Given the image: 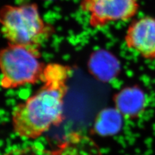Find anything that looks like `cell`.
<instances>
[{
  "mask_svg": "<svg viewBox=\"0 0 155 155\" xmlns=\"http://www.w3.org/2000/svg\"><path fill=\"white\" fill-rule=\"evenodd\" d=\"M116 109L125 116L135 118L143 110L145 99L143 93L136 88L125 89L114 96Z\"/></svg>",
  "mask_w": 155,
  "mask_h": 155,
  "instance_id": "7",
  "label": "cell"
},
{
  "mask_svg": "<svg viewBox=\"0 0 155 155\" xmlns=\"http://www.w3.org/2000/svg\"><path fill=\"white\" fill-rule=\"evenodd\" d=\"M83 11L89 14V24L101 28L110 22L125 21L138 12V0H82Z\"/></svg>",
  "mask_w": 155,
  "mask_h": 155,
  "instance_id": "4",
  "label": "cell"
},
{
  "mask_svg": "<svg viewBox=\"0 0 155 155\" xmlns=\"http://www.w3.org/2000/svg\"><path fill=\"white\" fill-rule=\"evenodd\" d=\"M121 114L116 109L103 110L96 118L94 129L102 134L115 133L119 128L120 115Z\"/></svg>",
  "mask_w": 155,
  "mask_h": 155,
  "instance_id": "9",
  "label": "cell"
},
{
  "mask_svg": "<svg viewBox=\"0 0 155 155\" xmlns=\"http://www.w3.org/2000/svg\"><path fill=\"white\" fill-rule=\"evenodd\" d=\"M0 25L8 43L38 48L55 32L41 17L35 3L3 6L0 8Z\"/></svg>",
  "mask_w": 155,
  "mask_h": 155,
  "instance_id": "2",
  "label": "cell"
},
{
  "mask_svg": "<svg viewBox=\"0 0 155 155\" xmlns=\"http://www.w3.org/2000/svg\"><path fill=\"white\" fill-rule=\"evenodd\" d=\"M91 73L101 81L112 79L117 73L118 63L110 53L98 51L91 56L89 63Z\"/></svg>",
  "mask_w": 155,
  "mask_h": 155,
  "instance_id": "8",
  "label": "cell"
},
{
  "mask_svg": "<svg viewBox=\"0 0 155 155\" xmlns=\"http://www.w3.org/2000/svg\"><path fill=\"white\" fill-rule=\"evenodd\" d=\"M71 72L70 67L59 64L45 67L41 88L12 110L13 130L18 136L36 139L52 126H59L64 122V100Z\"/></svg>",
  "mask_w": 155,
  "mask_h": 155,
  "instance_id": "1",
  "label": "cell"
},
{
  "mask_svg": "<svg viewBox=\"0 0 155 155\" xmlns=\"http://www.w3.org/2000/svg\"><path fill=\"white\" fill-rule=\"evenodd\" d=\"M5 155H101L93 139L79 133H72L52 149L37 145L17 148Z\"/></svg>",
  "mask_w": 155,
  "mask_h": 155,
  "instance_id": "5",
  "label": "cell"
},
{
  "mask_svg": "<svg viewBox=\"0 0 155 155\" xmlns=\"http://www.w3.org/2000/svg\"><path fill=\"white\" fill-rule=\"evenodd\" d=\"M40 48L8 43L0 50V85L11 89L41 81L45 67Z\"/></svg>",
  "mask_w": 155,
  "mask_h": 155,
  "instance_id": "3",
  "label": "cell"
},
{
  "mask_svg": "<svg viewBox=\"0 0 155 155\" xmlns=\"http://www.w3.org/2000/svg\"><path fill=\"white\" fill-rule=\"evenodd\" d=\"M125 42L145 59L155 60V19L145 16L133 21L128 27Z\"/></svg>",
  "mask_w": 155,
  "mask_h": 155,
  "instance_id": "6",
  "label": "cell"
}]
</instances>
